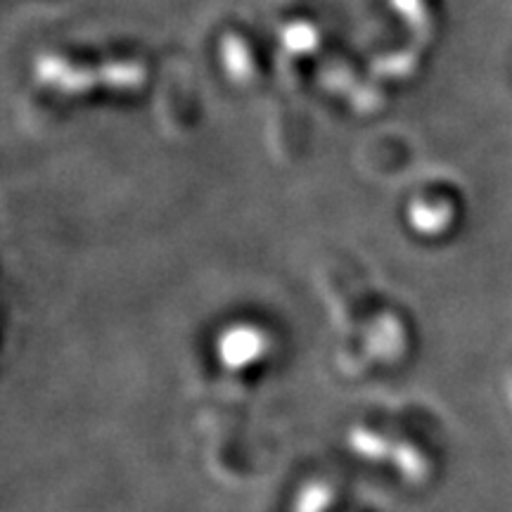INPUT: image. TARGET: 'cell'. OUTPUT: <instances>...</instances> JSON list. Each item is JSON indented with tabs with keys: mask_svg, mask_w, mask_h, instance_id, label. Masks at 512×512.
Instances as JSON below:
<instances>
[{
	"mask_svg": "<svg viewBox=\"0 0 512 512\" xmlns=\"http://www.w3.org/2000/svg\"><path fill=\"white\" fill-rule=\"evenodd\" d=\"M219 354L230 368H240L264 354V337L254 328H235L221 337Z\"/></svg>",
	"mask_w": 512,
	"mask_h": 512,
	"instance_id": "cell-1",
	"label": "cell"
}]
</instances>
